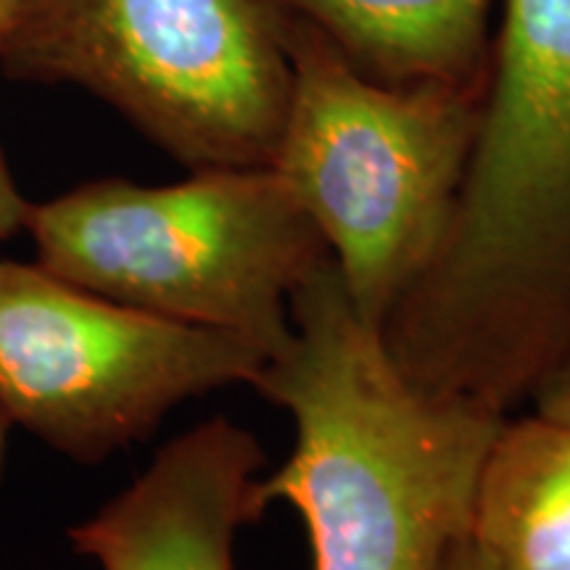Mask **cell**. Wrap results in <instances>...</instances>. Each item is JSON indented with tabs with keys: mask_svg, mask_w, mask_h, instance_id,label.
I'll list each match as a JSON object with an SVG mask.
<instances>
[{
	"mask_svg": "<svg viewBox=\"0 0 570 570\" xmlns=\"http://www.w3.org/2000/svg\"><path fill=\"white\" fill-rule=\"evenodd\" d=\"M291 101L273 169L356 309L383 327L433 265L479 140L487 80L381 85L283 11Z\"/></svg>",
	"mask_w": 570,
	"mask_h": 570,
	"instance_id": "3",
	"label": "cell"
},
{
	"mask_svg": "<svg viewBox=\"0 0 570 570\" xmlns=\"http://www.w3.org/2000/svg\"><path fill=\"white\" fill-rule=\"evenodd\" d=\"M428 394L512 415L570 344V0H508L444 246L383 323Z\"/></svg>",
	"mask_w": 570,
	"mask_h": 570,
	"instance_id": "1",
	"label": "cell"
},
{
	"mask_svg": "<svg viewBox=\"0 0 570 570\" xmlns=\"http://www.w3.org/2000/svg\"><path fill=\"white\" fill-rule=\"evenodd\" d=\"M267 356L0 259V410L77 462L148 439L177 404L254 386Z\"/></svg>",
	"mask_w": 570,
	"mask_h": 570,
	"instance_id": "6",
	"label": "cell"
},
{
	"mask_svg": "<svg viewBox=\"0 0 570 570\" xmlns=\"http://www.w3.org/2000/svg\"><path fill=\"white\" fill-rule=\"evenodd\" d=\"M283 21L275 0H38L0 61L101 98L190 173L273 167L291 101Z\"/></svg>",
	"mask_w": 570,
	"mask_h": 570,
	"instance_id": "5",
	"label": "cell"
},
{
	"mask_svg": "<svg viewBox=\"0 0 570 570\" xmlns=\"http://www.w3.org/2000/svg\"><path fill=\"white\" fill-rule=\"evenodd\" d=\"M35 3H38V0H0V40L9 35L11 27L17 24Z\"/></svg>",
	"mask_w": 570,
	"mask_h": 570,
	"instance_id": "12",
	"label": "cell"
},
{
	"mask_svg": "<svg viewBox=\"0 0 570 570\" xmlns=\"http://www.w3.org/2000/svg\"><path fill=\"white\" fill-rule=\"evenodd\" d=\"M465 541L479 570H570V431L533 412L504 420Z\"/></svg>",
	"mask_w": 570,
	"mask_h": 570,
	"instance_id": "9",
	"label": "cell"
},
{
	"mask_svg": "<svg viewBox=\"0 0 570 570\" xmlns=\"http://www.w3.org/2000/svg\"><path fill=\"white\" fill-rule=\"evenodd\" d=\"M441 570H479V566H475V560H473V552H470V547H468V541H462V544L454 547Z\"/></svg>",
	"mask_w": 570,
	"mask_h": 570,
	"instance_id": "13",
	"label": "cell"
},
{
	"mask_svg": "<svg viewBox=\"0 0 570 570\" xmlns=\"http://www.w3.org/2000/svg\"><path fill=\"white\" fill-rule=\"evenodd\" d=\"M254 389L294 420L262 499L302 515L312 570L444 568L510 415L415 386L333 262L296 291L291 336Z\"/></svg>",
	"mask_w": 570,
	"mask_h": 570,
	"instance_id": "2",
	"label": "cell"
},
{
	"mask_svg": "<svg viewBox=\"0 0 570 570\" xmlns=\"http://www.w3.org/2000/svg\"><path fill=\"white\" fill-rule=\"evenodd\" d=\"M32 204L19 194L17 183H13L9 164L0 154V240L11 238L13 233L24 230L27 217H30Z\"/></svg>",
	"mask_w": 570,
	"mask_h": 570,
	"instance_id": "11",
	"label": "cell"
},
{
	"mask_svg": "<svg viewBox=\"0 0 570 570\" xmlns=\"http://www.w3.org/2000/svg\"><path fill=\"white\" fill-rule=\"evenodd\" d=\"M265 468L254 433L212 417L169 441L67 537L98 570H233L238 531L267 510Z\"/></svg>",
	"mask_w": 570,
	"mask_h": 570,
	"instance_id": "7",
	"label": "cell"
},
{
	"mask_svg": "<svg viewBox=\"0 0 570 570\" xmlns=\"http://www.w3.org/2000/svg\"><path fill=\"white\" fill-rule=\"evenodd\" d=\"M9 425L11 420L0 410V479H3V462H6V444H9Z\"/></svg>",
	"mask_w": 570,
	"mask_h": 570,
	"instance_id": "14",
	"label": "cell"
},
{
	"mask_svg": "<svg viewBox=\"0 0 570 570\" xmlns=\"http://www.w3.org/2000/svg\"><path fill=\"white\" fill-rule=\"evenodd\" d=\"M529 404L533 415L570 431V344L533 386Z\"/></svg>",
	"mask_w": 570,
	"mask_h": 570,
	"instance_id": "10",
	"label": "cell"
},
{
	"mask_svg": "<svg viewBox=\"0 0 570 570\" xmlns=\"http://www.w3.org/2000/svg\"><path fill=\"white\" fill-rule=\"evenodd\" d=\"M38 265L111 302L230 333L273 356L291 304L331 252L273 167L173 185L96 180L32 204Z\"/></svg>",
	"mask_w": 570,
	"mask_h": 570,
	"instance_id": "4",
	"label": "cell"
},
{
	"mask_svg": "<svg viewBox=\"0 0 570 570\" xmlns=\"http://www.w3.org/2000/svg\"><path fill=\"white\" fill-rule=\"evenodd\" d=\"M381 85L475 82L491 69V0H275Z\"/></svg>",
	"mask_w": 570,
	"mask_h": 570,
	"instance_id": "8",
	"label": "cell"
}]
</instances>
